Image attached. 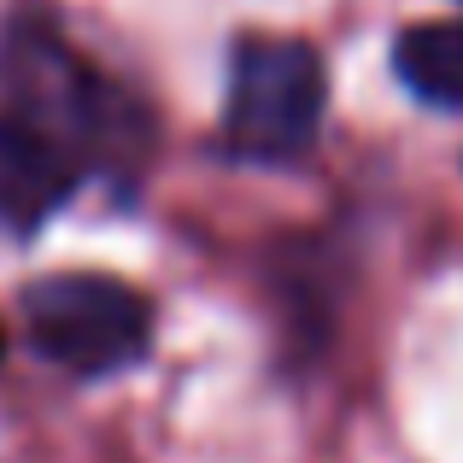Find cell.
<instances>
[{"instance_id": "obj_1", "label": "cell", "mask_w": 463, "mask_h": 463, "mask_svg": "<svg viewBox=\"0 0 463 463\" xmlns=\"http://www.w3.org/2000/svg\"><path fill=\"white\" fill-rule=\"evenodd\" d=\"M323 100H328V82H323V65H317V53L306 42L252 35L235 53L223 136L241 158L282 165V158H299L317 141Z\"/></svg>"}, {"instance_id": "obj_2", "label": "cell", "mask_w": 463, "mask_h": 463, "mask_svg": "<svg viewBox=\"0 0 463 463\" xmlns=\"http://www.w3.org/2000/svg\"><path fill=\"white\" fill-rule=\"evenodd\" d=\"M24 328H30L35 352L65 364L71 375H112L147 352L153 311L136 288L112 282V276L65 270V276L30 282Z\"/></svg>"}, {"instance_id": "obj_3", "label": "cell", "mask_w": 463, "mask_h": 463, "mask_svg": "<svg viewBox=\"0 0 463 463\" xmlns=\"http://www.w3.org/2000/svg\"><path fill=\"white\" fill-rule=\"evenodd\" d=\"M0 71H6L18 118L30 129H42L53 147H65L71 158L94 147V141H112V118L124 112L118 94H106V82L42 24H18L6 35Z\"/></svg>"}, {"instance_id": "obj_4", "label": "cell", "mask_w": 463, "mask_h": 463, "mask_svg": "<svg viewBox=\"0 0 463 463\" xmlns=\"http://www.w3.org/2000/svg\"><path fill=\"white\" fill-rule=\"evenodd\" d=\"M77 182V158L30 129L18 112L0 118V217L18 229L42 223Z\"/></svg>"}, {"instance_id": "obj_5", "label": "cell", "mask_w": 463, "mask_h": 463, "mask_svg": "<svg viewBox=\"0 0 463 463\" xmlns=\"http://www.w3.org/2000/svg\"><path fill=\"white\" fill-rule=\"evenodd\" d=\"M405 89L429 106H463V18L411 24L393 47Z\"/></svg>"}]
</instances>
